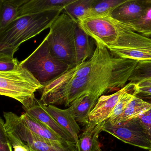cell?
<instances>
[{"instance_id": "obj_1", "label": "cell", "mask_w": 151, "mask_h": 151, "mask_svg": "<svg viewBox=\"0 0 151 151\" xmlns=\"http://www.w3.org/2000/svg\"><path fill=\"white\" fill-rule=\"evenodd\" d=\"M137 63V61L114 56L102 45L99 61L91 74L60 83L44 84L40 101L45 105L70 106L87 94L100 97L116 92L127 85Z\"/></svg>"}, {"instance_id": "obj_2", "label": "cell", "mask_w": 151, "mask_h": 151, "mask_svg": "<svg viewBox=\"0 0 151 151\" xmlns=\"http://www.w3.org/2000/svg\"><path fill=\"white\" fill-rule=\"evenodd\" d=\"M77 23L96 43L108 49L151 47V38L133 31L109 17H89Z\"/></svg>"}, {"instance_id": "obj_3", "label": "cell", "mask_w": 151, "mask_h": 151, "mask_svg": "<svg viewBox=\"0 0 151 151\" xmlns=\"http://www.w3.org/2000/svg\"><path fill=\"white\" fill-rule=\"evenodd\" d=\"M63 8L53 9L17 17L0 32V53L14 57L22 44L50 28Z\"/></svg>"}, {"instance_id": "obj_4", "label": "cell", "mask_w": 151, "mask_h": 151, "mask_svg": "<svg viewBox=\"0 0 151 151\" xmlns=\"http://www.w3.org/2000/svg\"><path fill=\"white\" fill-rule=\"evenodd\" d=\"M43 87L35 76L20 63L11 71L0 72V94L19 101L24 110L35 104V93Z\"/></svg>"}, {"instance_id": "obj_5", "label": "cell", "mask_w": 151, "mask_h": 151, "mask_svg": "<svg viewBox=\"0 0 151 151\" xmlns=\"http://www.w3.org/2000/svg\"><path fill=\"white\" fill-rule=\"evenodd\" d=\"M78 23L62 13L51 25L47 36L50 52L70 68L76 66V29Z\"/></svg>"}, {"instance_id": "obj_6", "label": "cell", "mask_w": 151, "mask_h": 151, "mask_svg": "<svg viewBox=\"0 0 151 151\" xmlns=\"http://www.w3.org/2000/svg\"><path fill=\"white\" fill-rule=\"evenodd\" d=\"M20 64L30 71L42 84L56 78L70 68L67 63L55 58L50 52L47 37Z\"/></svg>"}, {"instance_id": "obj_7", "label": "cell", "mask_w": 151, "mask_h": 151, "mask_svg": "<svg viewBox=\"0 0 151 151\" xmlns=\"http://www.w3.org/2000/svg\"><path fill=\"white\" fill-rule=\"evenodd\" d=\"M6 130L24 142L31 151H78L75 143L53 141L34 133L26 127L20 116L12 112H4Z\"/></svg>"}, {"instance_id": "obj_8", "label": "cell", "mask_w": 151, "mask_h": 151, "mask_svg": "<svg viewBox=\"0 0 151 151\" xmlns=\"http://www.w3.org/2000/svg\"><path fill=\"white\" fill-rule=\"evenodd\" d=\"M102 131L109 134L124 143L143 149L151 150V141L138 118L112 125L106 121Z\"/></svg>"}, {"instance_id": "obj_9", "label": "cell", "mask_w": 151, "mask_h": 151, "mask_svg": "<svg viewBox=\"0 0 151 151\" xmlns=\"http://www.w3.org/2000/svg\"><path fill=\"white\" fill-rule=\"evenodd\" d=\"M134 84L128 83L124 87L112 94L101 96L89 114V122L99 124L107 120L122 95L126 92L134 91Z\"/></svg>"}, {"instance_id": "obj_10", "label": "cell", "mask_w": 151, "mask_h": 151, "mask_svg": "<svg viewBox=\"0 0 151 151\" xmlns=\"http://www.w3.org/2000/svg\"><path fill=\"white\" fill-rule=\"evenodd\" d=\"M147 8V0H126L112 11L110 17L123 24L132 22L145 15Z\"/></svg>"}, {"instance_id": "obj_11", "label": "cell", "mask_w": 151, "mask_h": 151, "mask_svg": "<svg viewBox=\"0 0 151 151\" xmlns=\"http://www.w3.org/2000/svg\"><path fill=\"white\" fill-rule=\"evenodd\" d=\"M24 110L27 114L45 124L63 139L76 144L75 139L70 133L61 126L47 111L44 104L40 101L37 99L36 102L33 106Z\"/></svg>"}, {"instance_id": "obj_12", "label": "cell", "mask_w": 151, "mask_h": 151, "mask_svg": "<svg viewBox=\"0 0 151 151\" xmlns=\"http://www.w3.org/2000/svg\"><path fill=\"white\" fill-rule=\"evenodd\" d=\"M45 109L61 126L68 132L77 144L81 129L72 114L68 109H62L54 105H44Z\"/></svg>"}, {"instance_id": "obj_13", "label": "cell", "mask_w": 151, "mask_h": 151, "mask_svg": "<svg viewBox=\"0 0 151 151\" xmlns=\"http://www.w3.org/2000/svg\"><path fill=\"white\" fill-rule=\"evenodd\" d=\"M104 122L97 124L89 122L77 143L78 151H101L99 135L102 131Z\"/></svg>"}, {"instance_id": "obj_14", "label": "cell", "mask_w": 151, "mask_h": 151, "mask_svg": "<svg viewBox=\"0 0 151 151\" xmlns=\"http://www.w3.org/2000/svg\"><path fill=\"white\" fill-rule=\"evenodd\" d=\"M99 98L96 94H87L74 101L68 109L77 122L86 125L89 122V114Z\"/></svg>"}, {"instance_id": "obj_15", "label": "cell", "mask_w": 151, "mask_h": 151, "mask_svg": "<svg viewBox=\"0 0 151 151\" xmlns=\"http://www.w3.org/2000/svg\"><path fill=\"white\" fill-rule=\"evenodd\" d=\"M72 1L73 0H27L19 8L17 17L45 12L53 9L63 8L66 5L72 2Z\"/></svg>"}, {"instance_id": "obj_16", "label": "cell", "mask_w": 151, "mask_h": 151, "mask_svg": "<svg viewBox=\"0 0 151 151\" xmlns=\"http://www.w3.org/2000/svg\"><path fill=\"white\" fill-rule=\"evenodd\" d=\"M76 65L89 60L94 53L91 37L86 34L78 24L76 29Z\"/></svg>"}, {"instance_id": "obj_17", "label": "cell", "mask_w": 151, "mask_h": 151, "mask_svg": "<svg viewBox=\"0 0 151 151\" xmlns=\"http://www.w3.org/2000/svg\"><path fill=\"white\" fill-rule=\"evenodd\" d=\"M27 0L0 1V32L4 30L18 17L20 7Z\"/></svg>"}, {"instance_id": "obj_18", "label": "cell", "mask_w": 151, "mask_h": 151, "mask_svg": "<svg viewBox=\"0 0 151 151\" xmlns=\"http://www.w3.org/2000/svg\"><path fill=\"white\" fill-rule=\"evenodd\" d=\"M20 117L26 127L37 135L44 138L53 141L60 142L67 141L56 135L45 124L26 112L23 113L20 116Z\"/></svg>"}, {"instance_id": "obj_19", "label": "cell", "mask_w": 151, "mask_h": 151, "mask_svg": "<svg viewBox=\"0 0 151 151\" xmlns=\"http://www.w3.org/2000/svg\"><path fill=\"white\" fill-rule=\"evenodd\" d=\"M151 109V104L149 102L134 95L124 112L117 119L115 125L138 118Z\"/></svg>"}, {"instance_id": "obj_20", "label": "cell", "mask_w": 151, "mask_h": 151, "mask_svg": "<svg viewBox=\"0 0 151 151\" xmlns=\"http://www.w3.org/2000/svg\"><path fill=\"white\" fill-rule=\"evenodd\" d=\"M111 53L119 58L137 61H151V47L137 48H110Z\"/></svg>"}, {"instance_id": "obj_21", "label": "cell", "mask_w": 151, "mask_h": 151, "mask_svg": "<svg viewBox=\"0 0 151 151\" xmlns=\"http://www.w3.org/2000/svg\"><path fill=\"white\" fill-rule=\"evenodd\" d=\"M94 0H73L66 5L62 13L68 15L75 22L86 17Z\"/></svg>"}, {"instance_id": "obj_22", "label": "cell", "mask_w": 151, "mask_h": 151, "mask_svg": "<svg viewBox=\"0 0 151 151\" xmlns=\"http://www.w3.org/2000/svg\"><path fill=\"white\" fill-rule=\"evenodd\" d=\"M125 1L126 0H94L87 15L85 17H110L112 11Z\"/></svg>"}, {"instance_id": "obj_23", "label": "cell", "mask_w": 151, "mask_h": 151, "mask_svg": "<svg viewBox=\"0 0 151 151\" xmlns=\"http://www.w3.org/2000/svg\"><path fill=\"white\" fill-rule=\"evenodd\" d=\"M123 24L144 37H147L151 36V0H147L146 11L140 19Z\"/></svg>"}, {"instance_id": "obj_24", "label": "cell", "mask_w": 151, "mask_h": 151, "mask_svg": "<svg viewBox=\"0 0 151 151\" xmlns=\"http://www.w3.org/2000/svg\"><path fill=\"white\" fill-rule=\"evenodd\" d=\"M151 78V61H139L129 79V83L136 84Z\"/></svg>"}, {"instance_id": "obj_25", "label": "cell", "mask_w": 151, "mask_h": 151, "mask_svg": "<svg viewBox=\"0 0 151 151\" xmlns=\"http://www.w3.org/2000/svg\"><path fill=\"white\" fill-rule=\"evenodd\" d=\"M134 96L133 91L124 93L117 102L111 116L106 121L111 125H115L117 119L124 112Z\"/></svg>"}, {"instance_id": "obj_26", "label": "cell", "mask_w": 151, "mask_h": 151, "mask_svg": "<svg viewBox=\"0 0 151 151\" xmlns=\"http://www.w3.org/2000/svg\"><path fill=\"white\" fill-rule=\"evenodd\" d=\"M133 93L144 100L151 99V78L135 84Z\"/></svg>"}, {"instance_id": "obj_27", "label": "cell", "mask_w": 151, "mask_h": 151, "mask_svg": "<svg viewBox=\"0 0 151 151\" xmlns=\"http://www.w3.org/2000/svg\"><path fill=\"white\" fill-rule=\"evenodd\" d=\"M20 62L14 57L0 53V72L11 71L18 66Z\"/></svg>"}, {"instance_id": "obj_28", "label": "cell", "mask_w": 151, "mask_h": 151, "mask_svg": "<svg viewBox=\"0 0 151 151\" xmlns=\"http://www.w3.org/2000/svg\"><path fill=\"white\" fill-rule=\"evenodd\" d=\"M12 145L8 136L5 126V122L0 120V151H13Z\"/></svg>"}, {"instance_id": "obj_29", "label": "cell", "mask_w": 151, "mask_h": 151, "mask_svg": "<svg viewBox=\"0 0 151 151\" xmlns=\"http://www.w3.org/2000/svg\"><path fill=\"white\" fill-rule=\"evenodd\" d=\"M145 101H148L151 104V99ZM138 118L151 141V109Z\"/></svg>"}, {"instance_id": "obj_30", "label": "cell", "mask_w": 151, "mask_h": 151, "mask_svg": "<svg viewBox=\"0 0 151 151\" xmlns=\"http://www.w3.org/2000/svg\"><path fill=\"white\" fill-rule=\"evenodd\" d=\"M6 132L11 145L14 147V151H31L29 147L24 142L15 137L10 132Z\"/></svg>"}, {"instance_id": "obj_31", "label": "cell", "mask_w": 151, "mask_h": 151, "mask_svg": "<svg viewBox=\"0 0 151 151\" xmlns=\"http://www.w3.org/2000/svg\"><path fill=\"white\" fill-rule=\"evenodd\" d=\"M148 151H151V150H148Z\"/></svg>"}]
</instances>
